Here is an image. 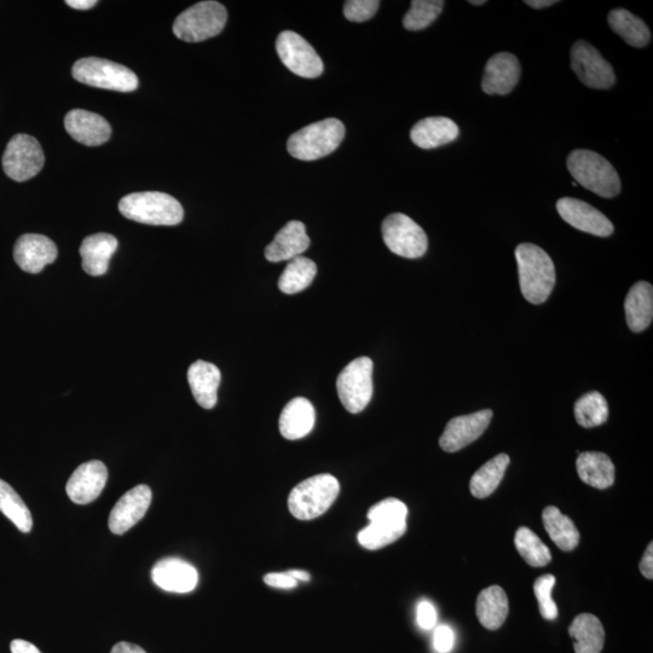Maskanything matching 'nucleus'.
Returning <instances> with one entry per match:
<instances>
[{
  "label": "nucleus",
  "instance_id": "f257e3e1",
  "mask_svg": "<svg viewBox=\"0 0 653 653\" xmlns=\"http://www.w3.org/2000/svg\"><path fill=\"white\" fill-rule=\"evenodd\" d=\"M516 259L523 297L531 304L545 303L556 285L552 258L539 246L522 244L516 248Z\"/></svg>",
  "mask_w": 653,
  "mask_h": 653
},
{
  "label": "nucleus",
  "instance_id": "f03ea898",
  "mask_svg": "<svg viewBox=\"0 0 653 653\" xmlns=\"http://www.w3.org/2000/svg\"><path fill=\"white\" fill-rule=\"evenodd\" d=\"M408 507L397 499H386L368 512L371 524L358 533L357 539L366 550L377 551L391 545L406 534Z\"/></svg>",
  "mask_w": 653,
  "mask_h": 653
},
{
  "label": "nucleus",
  "instance_id": "7ed1b4c3",
  "mask_svg": "<svg viewBox=\"0 0 653 653\" xmlns=\"http://www.w3.org/2000/svg\"><path fill=\"white\" fill-rule=\"evenodd\" d=\"M568 169L577 184L602 198H615L621 193V179L615 167L592 150H574L568 158Z\"/></svg>",
  "mask_w": 653,
  "mask_h": 653
},
{
  "label": "nucleus",
  "instance_id": "20e7f679",
  "mask_svg": "<svg viewBox=\"0 0 653 653\" xmlns=\"http://www.w3.org/2000/svg\"><path fill=\"white\" fill-rule=\"evenodd\" d=\"M119 211L127 219L142 224L173 227L183 221L184 211L173 196L160 192L134 193L119 202Z\"/></svg>",
  "mask_w": 653,
  "mask_h": 653
},
{
  "label": "nucleus",
  "instance_id": "39448f33",
  "mask_svg": "<svg viewBox=\"0 0 653 653\" xmlns=\"http://www.w3.org/2000/svg\"><path fill=\"white\" fill-rule=\"evenodd\" d=\"M345 137V126L338 119L317 121L288 138V152L298 160L314 161L332 154Z\"/></svg>",
  "mask_w": 653,
  "mask_h": 653
},
{
  "label": "nucleus",
  "instance_id": "423d86ee",
  "mask_svg": "<svg viewBox=\"0 0 653 653\" xmlns=\"http://www.w3.org/2000/svg\"><path fill=\"white\" fill-rule=\"evenodd\" d=\"M340 491L338 479L328 473L305 479L291 491L288 508L299 520H312L325 514Z\"/></svg>",
  "mask_w": 653,
  "mask_h": 653
},
{
  "label": "nucleus",
  "instance_id": "0eeeda50",
  "mask_svg": "<svg viewBox=\"0 0 653 653\" xmlns=\"http://www.w3.org/2000/svg\"><path fill=\"white\" fill-rule=\"evenodd\" d=\"M228 13L218 2H201L184 11L173 23V33L187 43H199L221 34Z\"/></svg>",
  "mask_w": 653,
  "mask_h": 653
},
{
  "label": "nucleus",
  "instance_id": "6e6552de",
  "mask_svg": "<svg viewBox=\"0 0 653 653\" xmlns=\"http://www.w3.org/2000/svg\"><path fill=\"white\" fill-rule=\"evenodd\" d=\"M73 78L92 88L132 92L138 88L137 75L131 69L112 61L86 57L73 66Z\"/></svg>",
  "mask_w": 653,
  "mask_h": 653
},
{
  "label": "nucleus",
  "instance_id": "1a4fd4ad",
  "mask_svg": "<svg viewBox=\"0 0 653 653\" xmlns=\"http://www.w3.org/2000/svg\"><path fill=\"white\" fill-rule=\"evenodd\" d=\"M340 402L351 414L361 413L373 397V361L363 356L350 362L337 379Z\"/></svg>",
  "mask_w": 653,
  "mask_h": 653
},
{
  "label": "nucleus",
  "instance_id": "9d476101",
  "mask_svg": "<svg viewBox=\"0 0 653 653\" xmlns=\"http://www.w3.org/2000/svg\"><path fill=\"white\" fill-rule=\"evenodd\" d=\"M385 245L397 256L416 259L423 257L429 247L427 235L420 225L403 213H394L383 222Z\"/></svg>",
  "mask_w": 653,
  "mask_h": 653
},
{
  "label": "nucleus",
  "instance_id": "9b49d317",
  "mask_svg": "<svg viewBox=\"0 0 653 653\" xmlns=\"http://www.w3.org/2000/svg\"><path fill=\"white\" fill-rule=\"evenodd\" d=\"M45 156L36 138L19 134L11 138L3 155V169L16 182H26L42 171Z\"/></svg>",
  "mask_w": 653,
  "mask_h": 653
},
{
  "label": "nucleus",
  "instance_id": "f8f14e48",
  "mask_svg": "<svg viewBox=\"0 0 653 653\" xmlns=\"http://www.w3.org/2000/svg\"><path fill=\"white\" fill-rule=\"evenodd\" d=\"M571 67L581 83L591 89L608 90L616 82L614 68L593 45L579 40L571 48Z\"/></svg>",
  "mask_w": 653,
  "mask_h": 653
},
{
  "label": "nucleus",
  "instance_id": "ddd939ff",
  "mask_svg": "<svg viewBox=\"0 0 653 653\" xmlns=\"http://www.w3.org/2000/svg\"><path fill=\"white\" fill-rule=\"evenodd\" d=\"M277 54L294 74L302 78L314 79L323 73V62L316 50L292 31L282 32L276 42Z\"/></svg>",
  "mask_w": 653,
  "mask_h": 653
},
{
  "label": "nucleus",
  "instance_id": "4468645a",
  "mask_svg": "<svg viewBox=\"0 0 653 653\" xmlns=\"http://www.w3.org/2000/svg\"><path fill=\"white\" fill-rule=\"evenodd\" d=\"M491 419H493V412L490 409L456 416L449 421L442 437L439 438V446L447 453L459 452L483 435Z\"/></svg>",
  "mask_w": 653,
  "mask_h": 653
},
{
  "label": "nucleus",
  "instance_id": "2eb2a0df",
  "mask_svg": "<svg viewBox=\"0 0 653 653\" xmlns=\"http://www.w3.org/2000/svg\"><path fill=\"white\" fill-rule=\"evenodd\" d=\"M557 211L564 221L583 233L608 238L614 233V224L602 212L587 202L562 198L557 202Z\"/></svg>",
  "mask_w": 653,
  "mask_h": 653
},
{
  "label": "nucleus",
  "instance_id": "dca6fc26",
  "mask_svg": "<svg viewBox=\"0 0 653 653\" xmlns=\"http://www.w3.org/2000/svg\"><path fill=\"white\" fill-rule=\"evenodd\" d=\"M152 490L146 484L127 491L109 516V529L115 535H123L140 522L152 504Z\"/></svg>",
  "mask_w": 653,
  "mask_h": 653
},
{
  "label": "nucleus",
  "instance_id": "f3484780",
  "mask_svg": "<svg viewBox=\"0 0 653 653\" xmlns=\"http://www.w3.org/2000/svg\"><path fill=\"white\" fill-rule=\"evenodd\" d=\"M108 470L101 461H88L73 472L67 483L68 498L74 504L88 505L101 495L106 487Z\"/></svg>",
  "mask_w": 653,
  "mask_h": 653
},
{
  "label": "nucleus",
  "instance_id": "a211bd4d",
  "mask_svg": "<svg viewBox=\"0 0 653 653\" xmlns=\"http://www.w3.org/2000/svg\"><path fill=\"white\" fill-rule=\"evenodd\" d=\"M57 258L55 242L44 235L26 234L16 241L14 259L21 270L28 274H39L46 265Z\"/></svg>",
  "mask_w": 653,
  "mask_h": 653
},
{
  "label": "nucleus",
  "instance_id": "6ab92c4d",
  "mask_svg": "<svg viewBox=\"0 0 653 653\" xmlns=\"http://www.w3.org/2000/svg\"><path fill=\"white\" fill-rule=\"evenodd\" d=\"M522 67L510 52H499L485 66L482 89L488 95H508L519 83Z\"/></svg>",
  "mask_w": 653,
  "mask_h": 653
},
{
  "label": "nucleus",
  "instance_id": "aec40b11",
  "mask_svg": "<svg viewBox=\"0 0 653 653\" xmlns=\"http://www.w3.org/2000/svg\"><path fill=\"white\" fill-rule=\"evenodd\" d=\"M152 580L166 592L184 594L198 586L199 574L186 560L166 558L154 565Z\"/></svg>",
  "mask_w": 653,
  "mask_h": 653
},
{
  "label": "nucleus",
  "instance_id": "412c9836",
  "mask_svg": "<svg viewBox=\"0 0 653 653\" xmlns=\"http://www.w3.org/2000/svg\"><path fill=\"white\" fill-rule=\"evenodd\" d=\"M65 127L73 140L89 147L101 146L112 136V127L106 119L83 109L69 112L65 118Z\"/></svg>",
  "mask_w": 653,
  "mask_h": 653
},
{
  "label": "nucleus",
  "instance_id": "4be33fe9",
  "mask_svg": "<svg viewBox=\"0 0 653 653\" xmlns=\"http://www.w3.org/2000/svg\"><path fill=\"white\" fill-rule=\"evenodd\" d=\"M310 246V239L306 234L305 225L299 221L287 223L271 244L265 248V258L271 263L292 260L302 256Z\"/></svg>",
  "mask_w": 653,
  "mask_h": 653
},
{
  "label": "nucleus",
  "instance_id": "5701e85b",
  "mask_svg": "<svg viewBox=\"0 0 653 653\" xmlns=\"http://www.w3.org/2000/svg\"><path fill=\"white\" fill-rule=\"evenodd\" d=\"M459 134V126L452 119L432 117L416 123L410 131V138L415 146L429 150L454 142Z\"/></svg>",
  "mask_w": 653,
  "mask_h": 653
},
{
  "label": "nucleus",
  "instance_id": "b1692460",
  "mask_svg": "<svg viewBox=\"0 0 653 653\" xmlns=\"http://www.w3.org/2000/svg\"><path fill=\"white\" fill-rule=\"evenodd\" d=\"M222 374L215 364L196 361L188 369V381L195 401L205 409L215 408Z\"/></svg>",
  "mask_w": 653,
  "mask_h": 653
},
{
  "label": "nucleus",
  "instance_id": "393cba45",
  "mask_svg": "<svg viewBox=\"0 0 653 653\" xmlns=\"http://www.w3.org/2000/svg\"><path fill=\"white\" fill-rule=\"evenodd\" d=\"M316 412L306 398L297 397L288 402L280 416V432L290 441H297L309 435L314 429Z\"/></svg>",
  "mask_w": 653,
  "mask_h": 653
},
{
  "label": "nucleus",
  "instance_id": "a878e982",
  "mask_svg": "<svg viewBox=\"0 0 653 653\" xmlns=\"http://www.w3.org/2000/svg\"><path fill=\"white\" fill-rule=\"evenodd\" d=\"M118 248V240L113 235L95 234L88 236L80 246L83 269L91 276H103L107 273L109 260Z\"/></svg>",
  "mask_w": 653,
  "mask_h": 653
},
{
  "label": "nucleus",
  "instance_id": "bb28decb",
  "mask_svg": "<svg viewBox=\"0 0 653 653\" xmlns=\"http://www.w3.org/2000/svg\"><path fill=\"white\" fill-rule=\"evenodd\" d=\"M626 317L629 328L635 333L645 331L653 317V288L649 282L641 281L629 291L626 304Z\"/></svg>",
  "mask_w": 653,
  "mask_h": 653
},
{
  "label": "nucleus",
  "instance_id": "cd10ccee",
  "mask_svg": "<svg viewBox=\"0 0 653 653\" xmlns=\"http://www.w3.org/2000/svg\"><path fill=\"white\" fill-rule=\"evenodd\" d=\"M576 467L581 481L595 489H608L615 483V465L604 453H581Z\"/></svg>",
  "mask_w": 653,
  "mask_h": 653
},
{
  "label": "nucleus",
  "instance_id": "c85d7f7f",
  "mask_svg": "<svg viewBox=\"0 0 653 653\" xmlns=\"http://www.w3.org/2000/svg\"><path fill=\"white\" fill-rule=\"evenodd\" d=\"M510 611L507 594L499 586L483 589L478 595L476 612L479 622L489 631H496L506 622Z\"/></svg>",
  "mask_w": 653,
  "mask_h": 653
},
{
  "label": "nucleus",
  "instance_id": "c756f323",
  "mask_svg": "<svg viewBox=\"0 0 653 653\" xmlns=\"http://www.w3.org/2000/svg\"><path fill=\"white\" fill-rule=\"evenodd\" d=\"M569 634L574 639L576 653H600L603 651L605 632L598 617L591 614L577 616L571 623Z\"/></svg>",
  "mask_w": 653,
  "mask_h": 653
},
{
  "label": "nucleus",
  "instance_id": "7c9ffc66",
  "mask_svg": "<svg viewBox=\"0 0 653 653\" xmlns=\"http://www.w3.org/2000/svg\"><path fill=\"white\" fill-rule=\"evenodd\" d=\"M542 522L551 540L564 552L574 551L580 543V533L571 518L557 507L548 506L542 512Z\"/></svg>",
  "mask_w": 653,
  "mask_h": 653
},
{
  "label": "nucleus",
  "instance_id": "2f4dec72",
  "mask_svg": "<svg viewBox=\"0 0 653 653\" xmlns=\"http://www.w3.org/2000/svg\"><path fill=\"white\" fill-rule=\"evenodd\" d=\"M612 31L633 48H645L651 42V32L646 23L626 9H614L608 16Z\"/></svg>",
  "mask_w": 653,
  "mask_h": 653
},
{
  "label": "nucleus",
  "instance_id": "473e14b6",
  "mask_svg": "<svg viewBox=\"0 0 653 653\" xmlns=\"http://www.w3.org/2000/svg\"><path fill=\"white\" fill-rule=\"evenodd\" d=\"M511 459L507 454H499L483 465L472 476L470 488L471 493L477 499L488 498L498 489Z\"/></svg>",
  "mask_w": 653,
  "mask_h": 653
},
{
  "label": "nucleus",
  "instance_id": "72a5a7b5",
  "mask_svg": "<svg viewBox=\"0 0 653 653\" xmlns=\"http://www.w3.org/2000/svg\"><path fill=\"white\" fill-rule=\"evenodd\" d=\"M317 275V265L311 259L299 256L288 262L280 280V291L285 294H297L308 288Z\"/></svg>",
  "mask_w": 653,
  "mask_h": 653
},
{
  "label": "nucleus",
  "instance_id": "f704fd0d",
  "mask_svg": "<svg viewBox=\"0 0 653 653\" xmlns=\"http://www.w3.org/2000/svg\"><path fill=\"white\" fill-rule=\"evenodd\" d=\"M0 512L9 518L22 533H30L32 530L33 519L30 510L20 495L2 479H0Z\"/></svg>",
  "mask_w": 653,
  "mask_h": 653
},
{
  "label": "nucleus",
  "instance_id": "c9c22d12",
  "mask_svg": "<svg viewBox=\"0 0 653 653\" xmlns=\"http://www.w3.org/2000/svg\"><path fill=\"white\" fill-rule=\"evenodd\" d=\"M575 418L580 426L592 429L603 425L609 419V406L599 392H589L575 404Z\"/></svg>",
  "mask_w": 653,
  "mask_h": 653
},
{
  "label": "nucleus",
  "instance_id": "e433bc0d",
  "mask_svg": "<svg viewBox=\"0 0 653 653\" xmlns=\"http://www.w3.org/2000/svg\"><path fill=\"white\" fill-rule=\"evenodd\" d=\"M514 545L525 562L534 568H542L551 563L550 548L540 540L534 531L528 528L518 529L516 537H514Z\"/></svg>",
  "mask_w": 653,
  "mask_h": 653
},
{
  "label": "nucleus",
  "instance_id": "4c0bfd02",
  "mask_svg": "<svg viewBox=\"0 0 653 653\" xmlns=\"http://www.w3.org/2000/svg\"><path fill=\"white\" fill-rule=\"evenodd\" d=\"M442 0H413L412 7L404 16L403 26L408 31H421L436 21L442 13Z\"/></svg>",
  "mask_w": 653,
  "mask_h": 653
},
{
  "label": "nucleus",
  "instance_id": "58836bf2",
  "mask_svg": "<svg viewBox=\"0 0 653 653\" xmlns=\"http://www.w3.org/2000/svg\"><path fill=\"white\" fill-rule=\"evenodd\" d=\"M554 585H556V577L550 574L539 577L534 583V593L539 602L540 614L548 621L556 620L558 617L557 604L552 599Z\"/></svg>",
  "mask_w": 653,
  "mask_h": 653
},
{
  "label": "nucleus",
  "instance_id": "ea45409f",
  "mask_svg": "<svg viewBox=\"0 0 653 653\" xmlns=\"http://www.w3.org/2000/svg\"><path fill=\"white\" fill-rule=\"evenodd\" d=\"M379 5L378 0H349L344 5V16L351 22L368 21L377 13Z\"/></svg>",
  "mask_w": 653,
  "mask_h": 653
},
{
  "label": "nucleus",
  "instance_id": "a19ab883",
  "mask_svg": "<svg viewBox=\"0 0 653 653\" xmlns=\"http://www.w3.org/2000/svg\"><path fill=\"white\" fill-rule=\"evenodd\" d=\"M416 620L423 629H432L437 623V611L429 602H421L416 610Z\"/></svg>",
  "mask_w": 653,
  "mask_h": 653
},
{
  "label": "nucleus",
  "instance_id": "79ce46f5",
  "mask_svg": "<svg viewBox=\"0 0 653 653\" xmlns=\"http://www.w3.org/2000/svg\"><path fill=\"white\" fill-rule=\"evenodd\" d=\"M455 641V635L452 629L448 626H439L435 632V639H433V644H435V649L439 653H448L452 651Z\"/></svg>",
  "mask_w": 653,
  "mask_h": 653
},
{
  "label": "nucleus",
  "instance_id": "37998d69",
  "mask_svg": "<svg viewBox=\"0 0 653 653\" xmlns=\"http://www.w3.org/2000/svg\"><path fill=\"white\" fill-rule=\"evenodd\" d=\"M264 582L274 588L291 589L298 586V581L287 574V572H273L264 577Z\"/></svg>",
  "mask_w": 653,
  "mask_h": 653
},
{
  "label": "nucleus",
  "instance_id": "c03bdc74",
  "mask_svg": "<svg viewBox=\"0 0 653 653\" xmlns=\"http://www.w3.org/2000/svg\"><path fill=\"white\" fill-rule=\"evenodd\" d=\"M640 571L646 579H653V543L646 548L643 560L640 563Z\"/></svg>",
  "mask_w": 653,
  "mask_h": 653
},
{
  "label": "nucleus",
  "instance_id": "a18cd8bd",
  "mask_svg": "<svg viewBox=\"0 0 653 653\" xmlns=\"http://www.w3.org/2000/svg\"><path fill=\"white\" fill-rule=\"evenodd\" d=\"M11 653H42L36 645L28 643L26 640L15 639L11 641Z\"/></svg>",
  "mask_w": 653,
  "mask_h": 653
},
{
  "label": "nucleus",
  "instance_id": "49530a36",
  "mask_svg": "<svg viewBox=\"0 0 653 653\" xmlns=\"http://www.w3.org/2000/svg\"><path fill=\"white\" fill-rule=\"evenodd\" d=\"M111 653H147L142 647L131 643H118L112 649Z\"/></svg>",
  "mask_w": 653,
  "mask_h": 653
},
{
  "label": "nucleus",
  "instance_id": "de8ad7c7",
  "mask_svg": "<svg viewBox=\"0 0 653 653\" xmlns=\"http://www.w3.org/2000/svg\"><path fill=\"white\" fill-rule=\"evenodd\" d=\"M69 7L77 10H89L97 4L96 0H67Z\"/></svg>",
  "mask_w": 653,
  "mask_h": 653
},
{
  "label": "nucleus",
  "instance_id": "09e8293b",
  "mask_svg": "<svg viewBox=\"0 0 653 653\" xmlns=\"http://www.w3.org/2000/svg\"><path fill=\"white\" fill-rule=\"evenodd\" d=\"M557 3L558 2H554V0H527V2H525L529 7L537 10L550 8L552 5Z\"/></svg>",
  "mask_w": 653,
  "mask_h": 653
},
{
  "label": "nucleus",
  "instance_id": "8fccbe9b",
  "mask_svg": "<svg viewBox=\"0 0 653 653\" xmlns=\"http://www.w3.org/2000/svg\"><path fill=\"white\" fill-rule=\"evenodd\" d=\"M286 572L296 581L309 582L311 579L309 572L304 570H288Z\"/></svg>",
  "mask_w": 653,
  "mask_h": 653
},
{
  "label": "nucleus",
  "instance_id": "3c124183",
  "mask_svg": "<svg viewBox=\"0 0 653 653\" xmlns=\"http://www.w3.org/2000/svg\"><path fill=\"white\" fill-rule=\"evenodd\" d=\"M470 3L476 5V7H481V5H484L487 2H485V0H471Z\"/></svg>",
  "mask_w": 653,
  "mask_h": 653
}]
</instances>
